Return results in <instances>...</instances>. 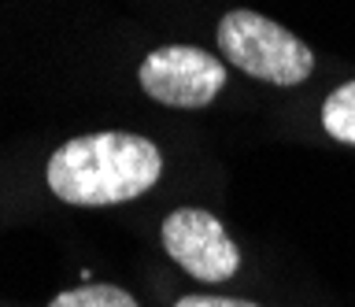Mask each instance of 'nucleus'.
Wrapping results in <instances>:
<instances>
[{
    "mask_svg": "<svg viewBox=\"0 0 355 307\" xmlns=\"http://www.w3.org/2000/svg\"><path fill=\"white\" fill-rule=\"evenodd\" d=\"M163 174V156L141 134H85L49 159V189L78 207H107L148 193Z\"/></svg>",
    "mask_w": 355,
    "mask_h": 307,
    "instance_id": "nucleus-1",
    "label": "nucleus"
},
{
    "mask_svg": "<svg viewBox=\"0 0 355 307\" xmlns=\"http://www.w3.org/2000/svg\"><path fill=\"white\" fill-rule=\"evenodd\" d=\"M49 307H137V300L115 285H82V289L55 296Z\"/></svg>",
    "mask_w": 355,
    "mask_h": 307,
    "instance_id": "nucleus-6",
    "label": "nucleus"
},
{
    "mask_svg": "<svg viewBox=\"0 0 355 307\" xmlns=\"http://www.w3.org/2000/svg\"><path fill=\"white\" fill-rule=\"evenodd\" d=\"M218 49L241 74L270 85H300L315 71V52L296 34L259 12H226L218 23Z\"/></svg>",
    "mask_w": 355,
    "mask_h": 307,
    "instance_id": "nucleus-2",
    "label": "nucleus"
},
{
    "mask_svg": "<svg viewBox=\"0 0 355 307\" xmlns=\"http://www.w3.org/2000/svg\"><path fill=\"white\" fill-rule=\"evenodd\" d=\"M174 307H259L248 300H230V296H182Z\"/></svg>",
    "mask_w": 355,
    "mask_h": 307,
    "instance_id": "nucleus-7",
    "label": "nucleus"
},
{
    "mask_svg": "<svg viewBox=\"0 0 355 307\" xmlns=\"http://www.w3.org/2000/svg\"><path fill=\"white\" fill-rule=\"evenodd\" d=\"M322 126L329 137L355 145V82H344L340 89H333L322 104Z\"/></svg>",
    "mask_w": 355,
    "mask_h": 307,
    "instance_id": "nucleus-5",
    "label": "nucleus"
},
{
    "mask_svg": "<svg viewBox=\"0 0 355 307\" xmlns=\"http://www.w3.org/2000/svg\"><path fill=\"white\" fill-rule=\"evenodd\" d=\"M141 89L171 107H204L222 93L226 67L204 49L193 45H163L141 63Z\"/></svg>",
    "mask_w": 355,
    "mask_h": 307,
    "instance_id": "nucleus-3",
    "label": "nucleus"
},
{
    "mask_svg": "<svg viewBox=\"0 0 355 307\" xmlns=\"http://www.w3.org/2000/svg\"><path fill=\"white\" fill-rule=\"evenodd\" d=\"M163 248L178 267L200 281H226L241 267V252L215 215L200 207H178L163 222Z\"/></svg>",
    "mask_w": 355,
    "mask_h": 307,
    "instance_id": "nucleus-4",
    "label": "nucleus"
}]
</instances>
